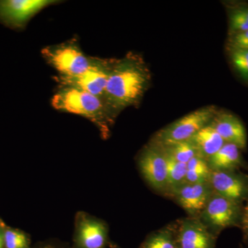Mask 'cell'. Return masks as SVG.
<instances>
[{
  "label": "cell",
  "instance_id": "11",
  "mask_svg": "<svg viewBox=\"0 0 248 248\" xmlns=\"http://www.w3.org/2000/svg\"><path fill=\"white\" fill-rule=\"evenodd\" d=\"M178 248H216L217 236L198 217L183 219L176 226Z\"/></svg>",
  "mask_w": 248,
  "mask_h": 248
},
{
  "label": "cell",
  "instance_id": "22",
  "mask_svg": "<svg viewBox=\"0 0 248 248\" xmlns=\"http://www.w3.org/2000/svg\"><path fill=\"white\" fill-rule=\"evenodd\" d=\"M229 45L231 49L248 50V31L231 35Z\"/></svg>",
  "mask_w": 248,
  "mask_h": 248
},
{
  "label": "cell",
  "instance_id": "7",
  "mask_svg": "<svg viewBox=\"0 0 248 248\" xmlns=\"http://www.w3.org/2000/svg\"><path fill=\"white\" fill-rule=\"evenodd\" d=\"M60 2L54 0H0V24L14 31H24L41 11Z\"/></svg>",
  "mask_w": 248,
  "mask_h": 248
},
{
  "label": "cell",
  "instance_id": "5",
  "mask_svg": "<svg viewBox=\"0 0 248 248\" xmlns=\"http://www.w3.org/2000/svg\"><path fill=\"white\" fill-rule=\"evenodd\" d=\"M244 208L236 203L213 192L206 206L200 214L201 221L214 234L231 227L241 226Z\"/></svg>",
  "mask_w": 248,
  "mask_h": 248
},
{
  "label": "cell",
  "instance_id": "3",
  "mask_svg": "<svg viewBox=\"0 0 248 248\" xmlns=\"http://www.w3.org/2000/svg\"><path fill=\"white\" fill-rule=\"evenodd\" d=\"M42 55L47 63L62 76L82 74L89 69L94 58L83 52L76 38L45 47L42 49Z\"/></svg>",
  "mask_w": 248,
  "mask_h": 248
},
{
  "label": "cell",
  "instance_id": "1",
  "mask_svg": "<svg viewBox=\"0 0 248 248\" xmlns=\"http://www.w3.org/2000/svg\"><path fill=\"white\" fill-rule=\"evenodd\" d=\"M151 75L144 62L130 53L116 60L108 79L104 102L112 115L140 102L149 86Z\"/></svg>",
  "mask_w": 248,
  "mask_h": 248
},
{
  "label": "cell",
  "instance_id": "15",
  "mask_svg": "<svg viewBox=\"0 0 248 248\" xmlns=\"http://www.w3.org/2000/svg\"><path fill=\"white\" fill-rule=\"evenodd\" d=\"M189 141L195 147L199 155L205 159L215 155L226 143L210 124L201 129Z\"/></svg>",
  "mask_w": 248,
  "mask_h": 248
},
{
  "label": "cell",
  "instance_id": "14",
  "mask_svg": "<svg viewBox=\"0 0 248 248\" xmlns=\"http://www.w3.org/2000/svg\"><path fill=\"white\" fill-rule=\"evenodd\" d=\"M207 161L211 171H238L244 166L241 150L232 143H225Z\"/></svg>",
  "mask_w": 248,
  "mask_h": 248
},
{
  "label": "cell",
  "instance_id": "8",
  "mask_svg": "<svg viewBox=\"0 0 248 248\" xmlns=\"http://www.w3.org/2000/svg\"><path fill=\"white\" fill-rule=\"evenodd\" d=\"M110 243L105 221L85 212L77 213L72 248H107Z\"/></svg>",
  "mask_w": 248,
  "mask_h": 248
},
{
  "label": "cell",
  "instance_id": "6",
  "mask_svg": "<svg viewBox=\"0 0 248 248\" xmlns=\"http://www.w3.org/2000/svg\"><path fill=\"white\" fill-rule=\"evenodd\" d=\"M115 59L93 58L92 64L82 74L76 76L58 75L54 80L59 86H68L86 91L104 101L108 79Z\"/></svg>",
  "mask_w": 248,
  "mask_h": 248
},
{
  "label": "cell",
  "instance_id": "18",
  "mask_svg": "<svg viewBox=\"0 0 248 248\" xmlns=\"http://www.w3.org/2000/svg\"><path fill=\"white\" fill-rule=\"evenodd\" d=\"M158 148L164 152L165 154L169 155L173 159L184 164H187L191 159L199 155L195 147L189 140Z\"/></svg>",
  "mask_w": 248,
  "mask_h": 248
},
{
  "label": "cell",
  "instance_id": "23",
  "mask_svg": "<svg viewBox=\"0 0 248 248\" xmlns=\"http://www.w3.org/2000/svg\"><path fill=\"white\" fill-rule=\"evenodd\" d=\"M32 248H72L58 241H50L40 243Z\"/></svg>",
  "mask_w": 248,
  "mask_h": 248
},
{
  "label": "cell",
  "instance_id": "21",
  "mask_svg": "<svg viewBox=\"0 0 248 248\" xmlns=\"http://www.w3.org/2000/svg\"><path fill=\"white\" fill-rule=\"evenodd\" d=\"M231 53L233 66L248 81V50L231 49Z\"/></svg>",
  "mask_w": 248,
  "mask_h": 248
},
{
  "label": "cell",
  "instance_id": "19",
  "mask_svg": "<svg viewBox=\"0 0 248 248\" xmlns=\"http://www.w3.org/2000/svg\"><path fill=\"white\" fill-rule=\"evenodd\" d=\"M30 236L21 230L6 226L4 232V248H32Z\"/></svg>",
  "mask_w": 248,
  "mask_h": 248
},
{
  "label": "cell",
  "instance_id": "12",
  "mask_svg": "<svg viewBox=\"0 0 248 248\" xmlns=\"http://www.w3.org/2000/svg\"><path fill=\"white\" fill-rule=\"evenodd\" d=\"M214 191L209 182L185 183L171 191L170 195L192 217H197L206 206Z\"/></svg>",
  "mask_w": 248,
  "mask_h": 248
},
{
  "label": "cell",
  "instance_id": "4",
  "mask_svg": "<svg viewBox=\"0 0 248 248\" xmlns=\"http://www.w3.org/2000/svg\"><path fill=\"white\" fill-rule=\"evenodd\" d=\"M217 112V108L213 106L197 109L161 129L151 143L164 147L187 141L201 129L209 125Z\"/></svg>",
  "mask_w": 248,
  "mask_h": 248
},
{
  "label": "cell",
  "instance_id": "20",
  "mask_svg": "<svg viewBox=\"0 0 248 248\" xmlns=\"http://www.w3.org/2000/svg\"><path fill=\"white\" fill-rule=\"evenodd\" d=\"M231 35L248 31V6H238L229 15Z\"/></svg>",
  "mask_w": 248,
  "mask_h": 248
},
{
  "label": "cell",
  "instance_id": "13",
  "mask_svg": "<svg viewBox=\"0 0 248 248\" xmlns=\"http://www.w3.org/2000/svg\"><path fill=\"white\" fill-rule=\"evenodd\" d=\"M210 125L226 143H232L240 150L247 146V134L239 118L228 112H217Z\"/></svg>",
  "mask_w": 248,
  "mask_h": 248
},
{
  "label": "cell",
  "instance_id": "10",
  "mask_svg": "<svg viewBox=\"0 0 248 248\" xmlns=\"http://www.w3.org/2000/svg\"><path fill=\"white\" fill-rule=\"evenodd\" d=\"M209 184L215 193L243 204L248 201V175L238 171H211Z\"/></svg>",
  "mask_w": 248,
  "mask_h": 248
},
{
  "label": "cell",
  "instance_id": "24",
  "mask_svg": "<svg viewBox=\"0 0 248 248\" xmlns=\"http://www.w3.org/2000/svg\"><path fill=\"white\" fill-rule=\"evenodd\" d=\"M241 228L244 233L245 241L248 244V202L247 205L244 208V217H243Z\"/></svg>",
  "mask_w": 248,
  "mask_h": 248
},
{
  "label": "cell",
  "instance_id": "17",
  "mask_svg": "<svg viewBox=\"0 0 248 248\" xmlns=\"http://www.w3.org/2000/svg\"><path fill=\"white\" fill-rule=\"evenodd\" d=\"M164 155L166 156V161H167V192L170 193L174 189L185 184L186 174H187V164L179 162L177 160L173 159L169 155L165 154V153Z\"/></svg>",
  "mask_w": 248,
  "mask_h": 248
},
{
  "label": "cell",
  "instance_id": "2",
  "mask_svg": "<svg viewBox=\"0 0 248 248\" xmlns=\"http://www.w3.org/2000/svg\"><path fill=\"white\" fill-rule=\"evenodd\" d=\"M51 104L56 110L81 116L92 122L103 138L110 136V126L115 117L101 98L75 88L59 86Z\"/></svg>",
  "mask_w": 248,
  "mask_h": 248
},
{
  "label": "cell",
  "instance_id": "9",
  "mask_svg": "<svg viewBox=\"0 0 248 248\" xmlns=\"http://www.w3.org/2000/svg\"><path fill=\"white\" fill-rule=\"evenodd\" d=\"M138 165L142 176L153 189L167 192V161L160 148L151 143L145 147L139 155Z\"/></svg>",
  "mask_w": 248,
  "mask_h": 248
},
{
  "label": "cell",
  "instance_id": "25",
  "mask_svg": "<svg viewBox=\"0 0 248 248\" xmlns=\"http://www.w3.org/2000/svg\"><path fill=\"white\" fill-rule=\"evenodd\" d=\"M6 226V225L5 224L4 222L0 218V248H4V232Z\"/></svg>",
  "mask_w": 248,
  "mask_h": 248
},
{
  "label": "cell",
  "instance_id": "16",
  "mask_svg": "<svg viewBox=\"0 0 248 248\" xmlns=\"http://www.w3.org/2000/svg\"><path fill=\"white\" fill-rule=\"evenodd\" d=\"M139 248H178L175 225L151 233Z\"/></svg>",
  "mask_w": 248,
  "mask_h": 248
},
{
  "label": "cell",
  "instance_id": "26",
  "mask_svg": "<svg viewBox=\"0 0 248 248\" xmlns=\"http://www.w3.org/2000/svg\"><path fill=\"white\" fill-rule=\"evenodd\" d=\"M107 248H121L120 246H117V244H114V243H110Z\"/></svg>",
  "mask_w": 248,
  "mask_h": 248
}]
</instances>
